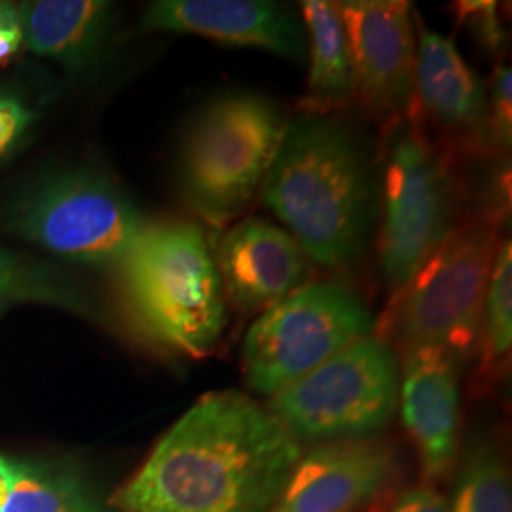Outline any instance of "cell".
<instances>
[{"mask_svg": "<svg viewBox=\"0 0 512 512\" xmlns=\"http://www.w3.org/2000/svg\"><path fill=\"white\" fill-rule=\"evenodd\" d=\"M302 444L241 391L203 395L112 495L122 512H270Z\"/></svg>", "mask_w": 512, "mask_h": 512, "instance_id": "cell-1", "label": "cell"}, {"mask_svg": "<svg viewBox=\"0 0 512 512\" xmlns=\"http://www.w3.org/2000/svg\"><path fill=\"white\" fill-rule=\"evenodd\" d=\"M260 190L313 264L340 270L365 253L380 171L368 135L338 112L289 122Z\"/></svg>", "mask_w": 512, "mask_h": 512, "instance_id": "cell-2", "label": "cell"}, {"mask_svg": "<svg viewBox=\"0 0 512 512\" xmlns=\"http://www.w3.org/2000/svg\"><path fill=\"white\" fill-rule=\"evenodd\" d=\"M118 268L129 313L150 340L194 359L219 344L226 296L198 224H145Z\"/></svg>", "mask_w": 512, "mask_h": 512, "instance_id": "cell-3", "label": "cell"}, {"mask_svg": "<svg viewBox=\"0 0 512 512\" xmlns=\"http://www.w3.org/2000/svg\"><path fill=\"white\" fill-rule=\"evenodd\" d=\"M287 124L274 101L256 93L217 97L192 120L181 179L188 202L205 222L226 226L251 205Z\"/></svg>", "mask_w": 512, "mask_h": 512, "instance_id": "cell-4", "label": "cell"}, {"mask_svg": "<svg viewBox=\"0 0 512 512\" xmlns=\"http://www.w3.org/2000/svg\"><path fill=\"white\" fill-rule=\"evenodd\" d=\"M503 217H484L459 224L412 281L393 311L389 329L399 348H439L459 366L469 363L480 346L482 308Z\"/></svg>", "mask_w": 512, "mask_h": 512, "instance_id": "cell-5", "label": "cell"}, {"mask_svg": "<svg viewBox=\"0 0 512 512\" xmlns=\"http://www.w3.org/2000/svg\"><path fill=\"white\" fill-rule=\"evenodd\" d=\"M459 190L444 150L414 122L393 126L380 169V272L397 300L458 228Z\"/></svg>", "mask_w": 512, "mask_h": 512, "instance_id": "cell-6", "label": "cell"}, {"mask_svg": "<svg viewBox=\"0 0 512 512\" xmlns=\"http://www.w3.org/2000/svg\"><path fill=\"white\" fill-rule=\"evenodd\" d=\"M395 349L370 334L285 387L266 410L300 444L376 439L399 410Z\"/></svg>", "mask_w": 512, "mask_h": 512, "instance_id": "cell-7", "label": "cell"}, {"mask_svg": "<svg viewBox=\"0 0 512 512\" xmlns=\"http://www.w3.org/2000/svg\"><path fill=\"white\" fill-rule=\"evenodd\" d=\"M374 330L372 313L349 285L311 281L260 313L245 334V384L272 399Z\"/></svg>", "mask_w": 512, "mask_h": 512, "instance_id": "cell-8", "label": "cell"}, {"mask_svg": "<svg viewBox=\"0 0 512 512\" xmlns=\"http://www.w3.org/2000/svg\"><path fill=\"white\" fill-rule=\"evenodd\" d=\"M10 224L55 255L97 266H118L145 228L126 194L95 173L57 175L33 188Z\"/></svg>", "mask_w": 512, "mask_h": 512, "instance_id": "cell-9", "label": "cell"}, {"mask_svg": "<svg viewBox=\"0 0 512 512\" xmlns=\"http://www.w3.org/2000/svg\"><path fill=\"white\" fill-rule=\"evenodd\" d=\"M355 74V101L387 128L414 105L416 38L412 4L404 0L338 2Z\"/></svg>", "mask_w": 512, "mask_h": 512, "instance_id": "cell-10", "label": "cell"}, {"mask_svg": "<svg viewBox=\"0 0 512 512\" xmlns=\"http://www.w3.org/2000/svg\"><path fill=\"white\" fill-rule=\"evenodd\" d=\"M224 296L241 313H264L310 285L315 268L300 243L270 220L234 224L215 251Z\"/></svg>", "mask_w": 512, "mask_h": 512, "instance_id": "cell-11", "label": "cell"}, {"mask_svg": "<svg viewBox=\"0 0 512 512\" xmlns=\"http://www.w3.org/2000/svg\"><path fill=\"white\" fill-rule=\"evenodd\" d=\"M397 458L384 440L317 444L302 454L270 512H359L384 492Z\"/></svg>", "mask_w": 512, "mask_h": 512, "instance_id": "cell-12", "label": "cell"}, {"mask_svg": "<svg viewBox=\"0 0 512 512\" xmlns=\"http://www.w3.org/2000/svg\"><path fill=\"white\" fill-rule=\"evenodd\" d=\"M148 31L190 33L304 61L308 37L293 8L270 0H160L143 18Z\"/></svg>", "mask_w": 512, "mask_h": 512, "instance_id": "cell-13", "label": "cell"}, {"mask_svg": "<svg viewBox=\"0 0 512 512\" xmlns=\"http://www.w3.org/2000/svg\"><path fill=\"white\" fill-rule=\"evenodd\" d=\"M446 137L465 150H484L488 88L452 38L421 27L416 48L414 105Z\"/></svg>", "mask_w": 512, "mask_h": 512, "instance_id": "cell-14", "label": "cell"}, {"mask_svg": "<svg viewBox=\"0 0 512 512\" xmlns=\"http://www.w3.org/2000/svg\"><path fill=\"white\" fill-rule=\"evenodd\" d=\"M399 406L425 480L446 475L458 458L459 365L439 348L403 351Z\"/></svg>", "mask_w": 512, "mask_h": 512, "instance_id": "cell-15", "label": "cell"}, {"mask_svg": "<svg viewBox=\"0 0 512 512\" xmlns=\"http://www.w3.org/2000/svg\"><path fill=\"white\" fill-rule=\"evenodd\" d=\"M25 44L38 55L82 69L101 50L110 25L112 4L103 0H40L18 6Z\"/></svg>", "mask_w": 512, "mask_h": 512, "instance_id": "cell-16", "label": "cell"}, {"mask_svg": "<svg viewBox=\"0 0 512 512\" xmlns=\"http://www.w3.org/2000/svg\"><path fill=\"white\" fill-rule=\"evenodd\" d=\"M308 37L310 76L300 109L308 114H334L355 103V74L348 35L338 2H300Z\"/></svg>", "mask_w": 512, "mask_h": 512, "instance_id": "cell-17", "label": "cell"}, {"mask_svg": "<svg viewBox=\"0 0 512 512\" xmlns=\"http://www.w3.org/2000/svg\"><path fill=\"white\" fill-rule=\"evenodd\" d=\"M6 501L0 512H110L78 476L2 456Z\"/></svg>", "mask_w": 512, "mask_h": 512, "instance_id": "cell-18", "label": "cell"}, {"mask_svg": "<svg viewBox=\"0 0 512 512\" xmlns=\"http://www.w3.org/2000/svg\"><path fill=\"white\" fill-rule=\"evenodd\" d=\"M512 346V247L501 238L495 249L492 272L484 294L480 346L482 365L494 370L505 365Z\"/></svg>", "mask_w": 512, "mask_h": 512, "instance_id": "cell-19", "label": "cell"}, {"mask_svg": "<svg viewBox=\"0 0 512 512\" xmlns=\"http://www.w3.org/2000/svg\"><path fill=\"white\" fill-rule=\"evenodd\" d=\"M450 512H512L511 476L492 446H476L459 469Z\"/></svg>", "mask_w": 512, "mask_h": 512, "instance_id": "cell-20", "label": "cell"}, {"mask_svg": "<svg viewBox=\"0 0 512 512\" xmlns=\"http://www.w3.org/2000/svg\"><path fill=\"white\" fill-rule=\"evenodd\" d=\"M4 298L80 306V296L57 275L0 249V302Z\"/></svg>", "mask_w": 512, "mask_h": 512, "instance_id": "cell-21", "label": "cell"}, {"mask_svg": "<svg viewBox=\"0 0 512 512\" xmlns=\"http://www.w3.org/2000/svg\"><path fill=\"white\" fill-rule=\"evenodd\" d=\"M511 139L512 73L511 67L499 65L492 76V84L488 92L484 150L505 156L511 150Z\"/></svg>", "mask_w": 512, "mask_h": 512, "instance_id": "cell-22", "label": "cell"}, {"mask_svg": "<svg viewBox=\"0 0 512 512\" xmlns=\"http://www.w3.org/2000/svg\"><path fill=\"white\" fill-rule=\"evenodd\" d=\"M458 21L490 54H501L507 42L503 21L499 19L495 2H459Z\"/></svg>", "mask_w": 512, "mask_h": 512, "instance_id": "cell-23", "label": "cell"}, {"mask_svg": "<svg viewBox=\"0 0 512 512\" xmlns=\"http://www.w3.org/2000/svg\"><path fill=\"white\" fill-rule=\"evenodd\" d=\"M31 120V112L16 99L0 97V156L8 152L25 131Z\"/></svg>", "mask_w": 512, "mask_h": 512, "instance_id": "cell-24", "label": "cell"}, {"mask_svg": "<svg viewBox=\"0 0 512 512\" xmlns=\"http://www.w3.org/2000/svg\"><path fill=\"white\" fill-rule=\"evenodd\" d=\"M387 512H450V499L433 486L406 490Z\"/></svg>", "mask_w": 512, "mask_h": 512, "instance_id": "cell-25", "label": "cell"}, {"mask_svg": "<svg viewBox=\"0 0 512 512\" xmlns=\"http://www.w3.org/2000/svg\"><path fill=\"white\" fill-rule=\"evenodd\" d=\"M21 42H23V35H21L18 8H16V14L12 18L0 23V65L16 54Z\"/></svg>", "mask_w": 512, "mask_h": 512, "instance_id": "cell-26", "label": "cell"}, {"mask_svg": "<svg viewBox=\"0 0 512 512\" xmlns=\"http://www.w3.org/2000/svg\"><path fill=\"white\" fill-rule=\"evenodd\" d=\"M16 14V8L10 6V4H0V23L6 21L8 18H12Z\"/></svg>", "mask_w": 512, "mask_h": 512, "instance_id": "cell-27", "label": "cell"}, {"mask_svg": "<svg viewBox=\"0 0 512 512\" xmlns=\"http://www.w3.org/2000/svg\"><path fill=\"white\" fill-rule=\"evenodd\" d=\"M0 461H2V456H0ZM4 501H6V476H4L2 465H0V509H2Z\"/></svg>", "mask_w": 512, "mask_h": 512, "instance_id": "cell-28", "label": "cell"}, {"mask_svg": "<svg viewBox=\"0 0 512 512\" xmlns=\"http://www.w3.org/2000/svg\"><path fill=\"white\" fill-rule=\"evenodd\" d=\"M0 308H2V304H0Z\"/></svg>", "mask_w": 512, "mask_h": 512, "instance_id": "cell-29", "label": "cell"}]
</instances>
